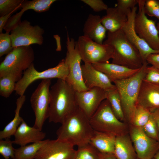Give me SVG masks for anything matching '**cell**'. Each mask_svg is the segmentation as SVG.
Listing matches in <instances>:
<instances>
[{
	"mask_svg": "<svg viewBox=\"0 0 159 159\" xmlns=\"http://www.w3.org/2000/svg\"><path fill=\"white\" fill-rule=\"evenodd\" d=\"M146 0H138V10L134 20L136 32L153 49L159 50L158 33L155 21L148 18L145 12Z\"/></svg>",
	"mask_w": 159,
	"mask_h": 159,
	"instance_id": "11",
	"label": "cell"
},
{
	"mask_svg": "<svg viewBox=\"0 0 159 159\" xmlns=\"http://www.w3.org/2000/svg\"><path fill=\"white\" fill-rule=\"evenodd\" d=\"M14 135L13 144L22 146L44 140L46 134L39 129L29 126L24 120L19 126Z\"/></svg>",
	"mask_w": 159,
	"mask_h": 159,
	"instance_id": "20",
	"label": "cell"
},
{
	"mask_svg": "<svg viewBox=\"0 0 159 159\" xmlns=\"http://www.w3.org/2000/svg\"><path fill=\"white\" fill-rule=\"evenodd\" d=\"M106 11V15L101 18V21L107 30L113 32L122 29L127 20V14L116 7L108 8Z\"/></svg>",
	"mask_w": 159,
	"mask_h": 159,
	"instance_id": "23",
	"label": "cell"
},
{
	"mask_svg": "<svg viewBox=\"0 0 159 159\" xmlns=\"http://www.w3.org/2000/svg\"><path fill=\"white\" fill-rule=\"evenodd\" d=\"M22 72L10 70L0 74V95L9 97L15 91L16 83L21 78Z\"/></svg>",
	"mask_w": 159,
	"mask_h": 159,
	"instance_id": "26",
	"label": "cell"
},
{
	"mask_svg": "<svg viewBox=\"0 0 159 159\" xmlns=\"http://www.w3.org/2000/svg\"><path fill=\"white\" fill-rule=\"evenodd\" d=\"M47 140L20 146L15 149L14 159H34L37 153Z\"/></svg>",
	"mask_w": 159,
	"mask_h": 159,
	"instance_id": "28",
	"label": "cell"
},
{
	"mask_svg": "<svg viewBox=\"0 0 159 159\" xmlns=\"http://www.w3.org/2000/svg\"><path fill=\"white\" fill-rule=\"evenodd\" d=\"M143 80L159 86V69L152 66H147Z\"/></svg>",
	"mask_w": 159,
	"mask_h": 159,
	"instance_id": "36",
	"label": "cell"
},
{
	"mask_svg": "<svg viewBox=\"0 0 159 159\" xmlns=\"http://www.w3.org/2000/svg\"><path fill=\"white\" fill-rule=\"evenodd\" d=\"M24 0H0V16L13 13L21 8Z\"/></svg>",
	"mask_w": 159,
	"mask_h": 159,
	"instance_id": "33",
	"label": "cell"
},
{
	"mask_svg": "<svg viewBox=\"0 0 159 159\" xmlns=\"http://www.w3.org/2000/svg\"><path fill=\"white\" fill-rule=\"evenodd\" d=\"M92 64L96 69L106 74L112 82L114 81L130 77L138 72L141 68L131 69L123 66L108 62Z\"/></svg>",
	"mask_w": 159,
	"mask_h": 159,
	"instance_id": "21",
	"label": "cell"
},
{
	"mask_svg": "<svg viewBox=\"0 0 159 159\" xmlns=\"http://www.w3.org/2000/svg\"><path fill=\"white\" fill-rule=\"evenodd\" d=\"M107 91L98 87L87 90L75 92L77 106L90 119L102 102L106 99Z\"/></svg>",
	"mask_w": 159,
	"mask_h": 159,
	"instance_id": "16",
	"label": "cell"
},
{
	"mask_svg": "<svg viewBox=\"0 0 159 159\" xmlns=\"http://www.w3.org/2000/svg\"><path fill=\"white\" fill-rule=\"evenodd\" d=\"M157 109L151 112L149 118L142 127L145 133L149 137L158 141V131L157 122Z\"/></svg>",
	"mask_w": 159,
	"mask_h": 159,
	"instance_id": "31",
	"label": "cell"
},
{
	"mask_svg": "<svg viewBox=\"0 0 159 159\" xmlns=\"http://www.w3.org/2000/svg\"><path fill=\"white\" fill-rule=\"evenodd\" d=\"M154 158L155 159H159V150L155 155Z\"/></svg>",
	"mask_w": 159,
	"mask_h": 159,
	"instance_id": "44",
	"label": "cell"
},
{
	"mask_svg": "<svg viewBox=\"0 0 159 159\" xmlns=\"http://www.w3.org/2000/svg\"><path fill=\"white\" fill-rule=\"evenodd\" d=\"M106 31L101 23L100 16L91 14L88 15L84 24L83 35L102 44L106 37Z\"/></svg>",
	"mask_w": 159,
	"mask_h": 159,
	"instance_id": "22",
	"label": "cell"
},
{
	"mask_svg": "<svg viewBox=\"0 0 159 159\" xmlns=\"http://www.w3.org/2000/svg\"><path fill=\"white\" fill-rule=\"evenodd\" d=\"M136 159H140V158H137ZM152 159H155L154 158H153Z\"/></svg>",
	"mask_w": 159,
	"mask_h": 159,
	"instance_id": "46",
	"label": "cell"
},
{
	"mask_svg": "<svg viewBox=\"0 0 159 159\" xmlns=\"http://www.w3.org/2000/svg\"><path fill=\"white\" fill-rule=\"evenodd\" d=\"M100 159H117L113 154L102 153L100 152Z\"/></svg>",
	"mask_w": 159,
	"mask_h": 159,
	"instance_id": "42",
	"label": "cell"
},
{
	"mask_svg": "<svg viewBox=\"0 0 159 159\" xmlns=\"http://www.w3.org/2000/svg\"><path fill=\"white\" fill-rule=\"evenodd\" d=\"M128 134L117 136L114 155L117 159H136L137 155Z\"/></svg>",
	"mask_w": 159,
	"mask_h": 159,
	"instance_id": "25",
	"label": "cell"
},
{
	"mask_svg": "<svg viewBox=\"0 0 159 159\" xmlns=\"http://www.w3.org/2000/svg\"><path fill=\"white\" fill-rule=\"evenodd\" d=\"M116 136L94 130L90 143L102 153L114 154Z\"/></svg>",
	"mask_w": 159,
	"mask_h": 159,
	"instance_id": "24",
	"label": "cell"
},
{
	"mask_svg": "<svg viewBox=\"0 0 159 159\" xmlns=\"http://www.w3.org/2000/svg\"><path fill=\"white\" fill-rule=\"evenodd\" d=\"M137 104L151 112L159 109V86L143 80L138 95Z\"/></svg>",
	"mask_w": 159,
	"mask_h": 159,
	"instance_id": "19",
	"label": "cell"
},
{
	"mask_svg": "<svg viewBox=\"0 0 159 159\" xmlns=\"http://www.w3.org/2000/svg\"><path fill=\"white\" fill-rule=\"evenodd\" d=\"M56 1V0H24L21 6V11L9 18L4 29L6 32L9 33L21 22V17L24 12L26 10L32 9L39 13L46 11L49 10L52 4Z\"/></svg>",
	"mask_w": 159,
	"mask_h": 159,
	"instance_id": "18",
	"label": "cell"
},
{
	"mask_svg": "<svg viewBox=\"0 0 159 159\" xmlns=\"http://www.w3.org/2000/svg\"><path fill=\"white\" fill-rule=\"evenodd\" d=\"M94 130L112 134L117 136L127 133L128 128L125 122L118 119L107 99L104 100L89 119Z\"/></svg>",
	"mask_w": 159,
	"mask_h": 159,
	"instance_id": "5",
	"label": "cell"
},
{
	"mask_svg": "<svg viewBox=\"0 0 159 159\" xmlns=\"http://www.w3.org/2000/svg\"><path fill=\"white\" fill-rule=\"evenodd\" d=\"M13 141L9 139L0 140V153L5 159H14L15 149L13 147Z\"/></svg>",
	"mask_w": 159,
	"mask_h": 159,
	"instance_id": "34",
	"label": "cell"
},
{
	"mask_svg": "<svg viewBox=\"0 0 159 159\" xmlns=\"http://www.w3.org/2000/svg\"><path fill=\"white\" fill-rule=\"evenodd\" d=\"M51 84V79L42 80L30 97L32 108L35 116L33 126L41 130L44 122L48 118Z\"/></svg>",
	"mask_w": 159,
	"mask_h": 159,
	"instance_id": "9",
	"label": "cell"
},
{
	"mask_svg": "<svg viewBox=\"0 0 159 159\" xmlns=\"http://www.w3.org/2000/svg\"><path fill=\"white\" fill-rule=\"evenodd\" d=\"M82 60L92 64L108 62L112 58L113 51L108 45L98 44L84 35L76 41Z\"/></svg>",
	"mask_w": 159,
	"mask_h": 159,
	"instance_id": "7",
	"label": "cell"
},
{
	"mask_svg": "<svg viewBox=\"0 0 159 159\" xmlns=\"http://www.w3.org/2000/svg\"><path fill=\"white\" fill-rule=\"evenodd\" d=\"M151 113L149 110L137 104L130 123V125L142 128L148 121Z\"/></svg>",
	"mask_w": 159,
	"mask_h": 159,
	"instance_id": "30",
	"label": "cell"
},
{
	"mask_svg": "<svg viewBox=\"0 0 159 159\" xmlns=\"http://www.w3.org/2000/svg\"><path fill=\"white\" fill-rule=\"evenodd\" d=\"M81 69L84 83L88 89L98 87L108 91L117 88L106 74L96 69L92 64L84 63L81 65Z\"/></svg>",
	"mask_w": 159,
	"mask_h": 159,
	"instance_id": "17",
	"label": "cell"
},
{
	"mask_svg": "<svg viewBox=\"0 0 159 159\" xmlns=\"http://www.w3.org/2000/svg\"><path fill=\"white\" fill-rule=\"evenodd\" d=\"M26 100L24 95L20 96L17 99L16 108L15 110V115L13 119L0 132V140L9 139L14 135L17 128L21 123L24 121L20 116V110Z\"/></svg>",
	"mask_w": 159,
	"mask_h": 159,
	"instance_id": "27",
	"label": "cell"
},
{
	"mask_svg": "<svg viewBox=\"0 0 159 159\" xmlns=\"http://www.w3.org/2000/svg\"><path fill=\"white\" fill-rule=\"evenodd\" d=\"M137 9L136 6L132 9H128L127 19L122 29L127 39L139 51L144 64L148 63L146 59L150 54L159 53V50L152 49L136 32L134 23Z\"/></svg>",
	"mask_w": 159,
	"mask_h": 159,
	"instance_id": "15",
	"label": "cell"
},
{
	"mask_svg": "<svg viewBox=\"0 0 159 159\" xmlns=\"http://www.w3.org/2000/svg\"><path fill=\"white\" fill-rule=\"evenodd\" d=\"M144 10L145 14L155 17L159 21V0H145Z\"/></svg>",
	"mask_w": 159,
	"mask_h": 159,
	"instance_id": "37",
	"label": "cell"
},
{
	"mask_svg": "<svg viewBox=\"0 0 159 159\" xmlns=\"http://www.w3.org/2000/svg\"><path fill=\"white\" fill-rule=\"evenodd\" d=\"M34 59V52L30 46L13 48L1 62L0 74L10 70L24 71L33 63Z\"/></svg>",
	"mask_w": 159,
	"mask_h": 159,
	"instance_id": "12",
	"label": "cell"
},
{
	"mask_svg": "<svg viewBox=\"0 0 159 159\" xmlns=\"http://www.w3.org/2000/svg\"><path fill=\"white\" fill-rule=\"evenodd\" d=\"M10 32L13 48L43 43L44 29L38 25H32L27 20L21 21Z\"/></svg>",
	"mask_w": 159,
	"mask_h": 159,
	"instance_id": "10",
	"label": "cell"
},
{
	"mask_svg": "<svg viewBox=\"0 0 159 159\" xmlns=\"http://www.w3.org/2000/svg\"><path fill=\"white\" fill-rule=\"evenodd\" d=\"M111 46L113 51L112 63L128 68H141L143 63L138 49L129 41L122 29L108 32L107 39L103 42Z\"/></svg>",
	"mask_w": 159,
	"mask_h": 159,
	"instance_id": "3",
	"label": "cell"
},
{
	"mask_svg": "<svg viewBox=\"0 0 159 159\" xmlns=\"http://www.w3.org/2000/svg\"><path fill=\"white\" fill-rule=\"evenodd\" d=\"M138 4V0H117L116 7L127 14L128 9H132Z\"/></svg>",
	"mask_w": 159,
	"mask_h": 159,
	"instance_id": "38",
	"label": "cell"
},
{
	"mask_svg": "<svg viewBox=\"0 0 159 159\" xmlns=\"http://www.w3.org/2000/svg\"><path fill=\"white\" fill-rule=\"evenodd\" d=\"M148 64H143L139 71L130 77L112 82L119 94L125 121L129 123L137 105L139 90Z\"/></svg>",
	"mask_w": 159,
	"mask_h": 159,
	"instance_id": "4",
	"label": "cell"
},
{
	"mask_svg": "<svg viewBox=\"0 0 159 159\" xmlns=\"http://www.w3.org/2000/svg\"><path fill=\"white\" fill-rule=\"evenodd\" d=\"M76 91L67 81L58 79L50 90L49 122L61 124L77 106Z\"/></svg>",
	"mask_w": 159,
	"mask_h": 159,
	"instance_id": "2",
	"label": "cell"
},
{
	"mask_svg": "<svg viewBox=\"0 0 159 159\" xmlns=\"http://www.w3.org/2000/svg\"><path fill=\"white\" fill-rule=\"evenodd\" d=\"M74 146L65 140L47 139L34 159H75L76 150Z\"/></svg>",
	"mask_w": 159,
	"mask_h": 159,
	"instance_id": "13",
	"label": "cell"
},
{
	"mask_svg": "<svg viewBox=\"0 0 159 159\" xmlns=\"http://www.w3.org/2000/svg\"><path fill=\"white\" fill-rule=\"evenodd\" d=\"M130 136L138 158L152 159L159 150V142L147 135L142 128L130 125Z\"/></svg>",
	"mask_w": 159,
	"mask_h": 159,
	"instance_id": "14",
	"label": "cell"
},
{
	"mask_svg": "<svg viewBox=\"0 0 159 159\" xmlns=\"http://www.w3.org/2000/svg\"><path fill=\"white\" fill-rule=\"evenodd\" d=\"M13 13H11L0 17V33H2V30L9 19Z\"/></svg>",
	"mask_w": 159,
	"mask_h": 159,
	"instance_id": "41",
	"label": "cell"
},
{
	"mask_svg": "<svg viewBox=\"0 0 159 159\" xmlns=\"http://www.w3.org/2000/svg\"><path fill=\"white\" fill-rule=\"evenodd\" d=\"M81 1L89 6L95 12L106 10L107 6L102 0H82Z\"/></svg>",
	"mask_w": 159,
	"mask_h": 159,
	"instance_id": "39",
	"label": "cell"
},
{
	"mask_svg": "<svg viewBox=\"0 0 159 159\" xmlns=\"http://www.w3.org/2000/svg\"><path fill=\"white\" fill-rule=\"evenodd\" d=\"M100 152L90 143L78 147L75 159H100Z\"/></svg>",
	"mask_w": 159,
	"mask_h": 159,
	"instance_id": "32",
	"label": "cell"
},
{
	"mask_svg": "<svg viewBox=\"0 0 159 159\" xmlns=\"http://www.w3.org/2000/svg\"><path fill=\"white\" fill-rule=\"evenodd\" d=\"M61 124L56 131L57 138L78 147L90 143L94 130L89 119L77 106Z\"/></svg>",
	"mask_w": 159,
	"mask_h": 159,
	"instance_id": "1",
	"label": "cell"
},
{
	"mask_svg": "<svg viewBox=\"0 0 159 159\" xmlns=\"http://www.w3.org/2000/svg\"><path fill=\"white\" fill-rule=\"evenodd\" d=\"M157 120L158 131V141L159 142V109H157Z\"/></svg>",
	"mask_w": 159,
	"mask_h": 159,
	"instance_id": "43",
	"label": "cell"
},
{
	"mask_svg": "<svg viewBox=\"0 0 159 159\" xmlns=\"http://www.w3.org/2000/svg\"><path fill=\"white\" fill-rule=\"evenodd\" d=\"M158 31V36L159 37V21L157 23L156 25Z\"/></svg>",
	"mask_w": 159,
	"mask_h": 159,
	"instance_id": "45",
	"label": "cell"
},
{
	"mask_svg": "<svg viewBox=\"0 0 159 159\" xmlns=\"http://www.w3.org/2000/svg\"><path fill=\"white\" fill-rule=\"evenodd\" d=\"M67 52L64 59L68 67L69 74L66 80L76 92H82L88 89L85 86L82 77V60L76 41L67 35L66 42Z\"/></svg>",
	"mask_w": 159,
	"mask_h": 159,
	"instance_id": "8",
	"label": "cell"
},
{
	"mask_svg": "<svg viewBox=\"0 0 159 159\" xmlns=\"http://www.w3.org/2000/svg\"><path fill=\"white\" fill-rule=\"evenodd\" d=\"M68 74V66L64 59L56 66L42 72L37 71L33 63L24 71L21 78L16 84L15 91L16 94L22 96L28 86L36 80L56 78L66 80Z\"/></svg>",
	"mask_w": 159,
	"mask_h": 159,
	"instance_id": "6",
	"label": "cell"
},
{
	"mask_svg": "<svg viewBox=\"0 0 159 159\" xmlns=\"http://www.w3.org/2000/svg\"><path fill=\"white\" fill-rule=\"evenodd\" d=\"M106 91V99L108 100L113 112L118 119L125 122V119L117 89Z\"/></svg>",
	"mask_w": 159,
	"mask_h": 159,
	"instance_id": "29",
	"label": "cell"
},
{
	"mask_svg": "<svg viewBox=\"0 0 159 159\" xmlns=\"http://www.w3.org/2000/svg\"><path fill=\"white\" fill-rule=\"evenodd\" d=\"M147 63L159 69V53L150 54L147 57Z\"/></svg>",
	"mask_w": 159,
	"mask_h": 159,
	"instance_id": "40",
	"label": "cell"
},
{
	"mask_svg": "<svg viewBox=\"0 0 159 159\" xmlns=\"http://www.w3.org/2000/svg\"><path fill=\"white\" fill-rule=\"evenodd\" d=\"M9 33L0 34V57L10 52L13 49Z\"/></svg>",
	"mask_w": 159,
	"mask_h": 159,
	"instance_id": "35",
	"label": "cell"
}]
</instances>
